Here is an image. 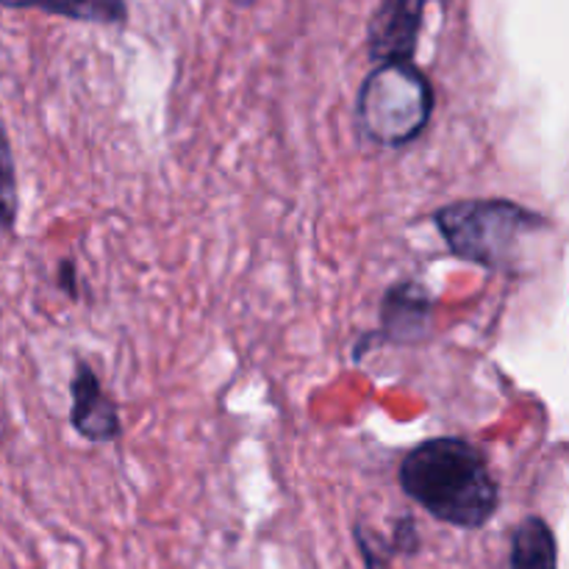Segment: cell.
Listing matches in <instances>:
<instances>
[{
    "label": "cell",
    "mask_w": 569,
    "mask_h": 569,
    "mask_svg": "<svg viewBox=\"0 0 569 569\" xmlns=\"http://www.w3.org/2000/svg\"><path fill=\"white\" fill-rule=\"evenodd\" d=\"M400 489L442 526L481 531L500 509L487 456L465 437H431L403 456Z\"/></svg>",
    "instance_id": "cell-1"
},
{
    "label": "cell",
    "mask_w": 569,
    "mask_h": 569,
    "mask_svg": "<svg viewBox=\"0 0 569 569\" xmlns=\"http://www.w3.org/2000/svg\"><path fill=\"white\" fill-rule=\"evenodd\" d=\"M431 222L450 253L489 272H515L522 264L526 239L550 228V217L509 198L453 200L439 206Z\"/></svg>",
    "instance_id": "cell-2"
},
{
    "label": "cell",
    "mask_w": 569,
    "mask_h": 569,
    "mask_svg": "<svg viewBox=\"0 0 569 569\" xmlns=\"http://www.w3.org/2000/svg\"><path fill=\"white\" fill-rule=\"evenodd\" d=\"M433 106L431 81L415 61H381L361 83L356 122L367 142L398 150L422 137Z\"/></svg>",
    "instance_id": "cell-3"
},
{
    "label": "cell",
    "mask_w": 569,
    "mask_h": 569,
    "mask_svg": "<svg viewBox=\"0 0 569 569\" xmlns=\"http://www.w3.org/2000/svg\"><path fill=\"white\" fill-rule=\"evenodd\" d=\"M433 315H437V298L428 292L420 281H398L383 292L381 300V326L378 331L365 333L353 345V359H365L367 350L376 345H392V348H415L433 337Z\"/></svg>",
    "instance_id": "cell-4"
},
{
    "label": "cell",
    "mask_w": 569,
    "mask_h": 569,
    "mask_svg": "<svg viewBox=\"0 0 569 569\" xmlns=\"http://www.w3.org/2000/svg\"><path fill=\"white\" fill-rule=\"evenodd\" d=\"M428 0H381L367 26V50L381 61H415Z\"/></svg>",
    "instance_id": "cell-5"
},
{
    "label": "cell",
    "mask_w": 569,
    "mask_h": 569,
    "mask_svg": "<svg viewBox=\"0 0 569 569\" xmlns=\"http://www.w3.org/2000/svg\"><path fill=\"white\" fill-rule=\"evenodd\" d=\"M70 422L87 442H111L122 433L120 409L87 359H76L70 381Z\"/></svg>",
    "instance_id": "cell-6"
},
{
    "label": "cell",
    "mask_w": 569,
    "mask_h": 569,
    "mask_svg": "<svg viewBox=\"0 0 569 569\" xmlns=\"http://www.w3.org/2000/svg\"><path fill=\"white\" fill-rule=\"evenodd\" d=\"M511 569H559V542L539 515L526 517L511 533Z\"/></svg>",
    "instance_id": "cell-7"
},
{
    "label": "cell",
    "mask_w": 569,
    "mask_h": 569,
    "mask_svg": "<svg viewBox=\"0 0 569 569\" xmlns=\"http://www.w3.org/2000/svg\"><path fill=\"white\" fill-rule=\"evenodd\" d=\"M9 9H37L92 26H122L128 20L126 0H0Z\"/></svg>",
    "instance_id": "cell-8"
},
{
    "label": "cell",
    "mask_w": 569,
    "mask_h": 569,
    "mask_svg": "<svg viewBox=\"0 0 569 569\" xmlns=\"http://www.w3.org/2000/svg\"><path fill=\"white\" fill-rule=\"evenodd\" d=\"M17 222V176L11 144L0 126V231L9 233Z\"/></svg>",
    "instance_id": "cell-9"
},
{
    "label": "cell",
    "mask_w": 569,
    "mask_h": 569,
    "mask_svg": "<svg viewBox=\"0 0 569 569\" xmlns=\"http://www.w3.org/2000/svg\"><path fill=\"white\" fill-rule=\"evenodd\" d=\"M356 545L361 550V559H365L367 569H389V545L378 537L372 528L356 526Z\"/></svg>",
    "instance_id": "cell-10"
},
{
    "label": "cell",
    "mask_w": 569,
    "mask_h": 569,
    "mask_svg": "<svg viewBox=\"0 0 569 569\" xmlns=\"http://www.w3.org/2000/svg\"><path fill=\"white\" fill-rule=\"evenodd\" d=\"M417 548H420V531H417L415 517H398V520H395L392 545H389V550H398V553H417Z\"/></svg>",
    "instance_id": "cell-11"
},
{
    "label": "cell",
    "mask_w": 569,
    "mask_h": 569,
    "mask_svg": "<svg viewBox=\"0 0 569 569\" xmlns=\"http://www.w3.org/2000/svg\"><path fill=\"white\" fill-rule=\"evenodd\" d=\"M56 283H59L61 292L70 295L72 300L78 298V272H76V264H72V261H61L59 272H56Z\"/></svg>",
    "instance_id": "cell-12"
}]
</instances>
